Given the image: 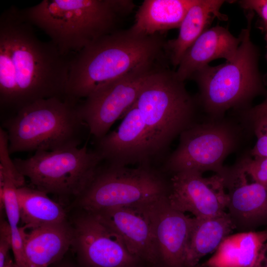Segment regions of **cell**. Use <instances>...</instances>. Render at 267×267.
<instances>
[{
  "label": "cell",
  "mask_w": 267,
  "mask_h": 267,
  "mask_svg": "<svg viewBox=\"0 0 267 267\" xmlns=\"http://www.w3.org/2000/svg\"><path fill=\"white\" fill-rule=\"evenodd\" d=\"M12 249L11 235L7 221L1 219L0 225V267H4L9 258L8 253Z\"/></svg>",
  "instance_id": "obj_28"
},
{
  "label": "cell",
  "mask_w": 267,
  "mask_h": 267,
  "mask_svg": "<svg viewBox=\"0 0 267 267\" xmlns=\"http://www.w3.org/2000/svg\"><path fill=\"white\" fill-rule=\"evenodd\" d=\"M247 148L237 158L243 170L255 182L267 190V157L254 158Z\"/></svg>",
  "instance_id": "obj_26"
},
{
  "label": "cell",
  "mask_w": 267,
  "mask_h": 267,
  "mask_svg": "<svg viewBox=\"0 0 267 267\" xmlns=\"http://www.w3.org/2000/svg\"><path fill=\"white\" fill-rule=\"evenodd\" d=\"M267 241V229L249 231L227 236L205 267H258Z\"/></svg>",
  "instance_id": "obj_20"
},
{
  "label": "cell",
  "mask_w": 267,
  "mask_h": 267,
  "mask_svg": "<svg viewBox=\"0 0 267 267\" xmlns=\"http://www.w3.org/2000/svg\"><path fill=\"white\" fill-rule=\"evenodd\" d=\"M134 105L144 124L148 162L152 165L203 115L196 96L188 92L175 71L165 68L150 73Z\"/></svg>",
  "instance_id": "obj_5"
},
{
  "label": "cell",
  "mask_w": 267,
  "mask_h": 267,
  "mask_svg": "<svg viewBox=\"0 0 267 267\" xmlns=\"http://www.w3.org/2000/svg\"><path fill=\"white\" fill-rule=\"evenodd\" d=\"M90 213L144 265L156 267V255L149 223L135 208L113 207Z\"/></svg>",
  "instance_id": "obj_14"
},
{
  "label": "cell",
  "mask_w": 267,
  "mask_h": 267,
  "mask_svg": "<svg viewBox=\"0 0 267 267\" xmlns=\"http://www.w3.org/2000/svg\"><path fill=\"white\" fill-rule=\"evenodd\" d=\"M71 247L80 267H142L131 254L91 213L83 211L74 221Z\"/></svg>",
  "instance_id": "obj_12"
},
{
  "label": "cell",
  "mask_w": 267,
  "mask_h": 267,
  "mask_svg": "<svg viewBox=\"0 0 267 267\" xmlns=\"http://www.w3.org/2000/svg\"><path fill=\"white\" fill-rule=\"evenodd\" d=\"M148 221L156 255L155 267H186L191 218L174 209L168 196L133 207Z\"/></svg>",
  "instance_id": "obj_11"
},
{
  "label": "cell",
  "mask_w": 267,
  "mask_h": 267,
  "mask_svg": "<svg viewBox=\"0 0 267 267\" xmlns=\"http://www.w3.org/2000/svg\"><path fill=\"white\" fill-rule=\"evenodd\" d=\"M142 267H149L146 266H142Z\"/></svg>",
  "instance_id": "obj_33"
},
{
  "label": "cell",
  "mask_w": 267,
  "mask_h": 267,
  "mask_svg": "<svg viewBox=\"0 0 267 267\" xmlns=\"http://www.w3.org/2000/svg\"><path fill=\"white\" fill-rule=\"evenodd\" d=\"M253 136L241 112L230 111L216 118L203 114L180 134L177 147L165 159L161 170L171 176L188 170L221 175L225 159L247 149Z\"/></svg>",
  "instance_id": "obj_6"
},
{
  "label": "cell",
  "mask_w": 267,
  "mask_h": 267,
  "mask_svg": "<svg viewBox=\"0 0 267 267\" xmlns=\"http://www.w3.org/2000/svg\"><path fill=\"white\" fill-rule=\"evenodd\" d=\"M80 102L67 96L40 99L5 118L0 127L7 133L10 154L79 147L86 126Z\"/></svg>",
  "instance_id": "obj_7"
},
{
  "label": "cell",
  "mask_w": 267,
  "mask_h": 267,
  "mask_svg": "<svg viewBox=\"0 0 267 267\" xmlns=\"http://www.w3.org/2000/svg\"><path fill=\"white\" fill-rule=\"evenodd\" d=\"M225 1L222 0H195L186 12L179 27L178 37L165 42L170 63L178 67L187 50L206 30L215 18L226 20V16L220 8Z\"/></svg>",
  "instance_id": "obj_19"
},
{
  "label": "cell",
  "mask_w": 267,
  "mask_h": 267,
  "mask_svg": "<svg viewBox=\"0 0 267 267\" xmlns=\"http://www.w3.org/2000/svg\"><path fill=\"white\" fill-rule=\"evenodd\" d=\"M254 13L246 11L247 27L239 35L241 42L234 57L216 66L208 65L191 77L196 83V95L203 114L221 117L230 111L240 112L252 106L258 96H267L259 69L260 51L251 39Z\"/></svg>",
  "instance_id": "obj_4"
},
{
  "label": "cell",
  "mask_w": 267,
  "mask_h": 267,
  "mask_svg": "<svg viewBox=\"0 0 267 267\" xmlns=\"http://www.w3.org/2000/svg\"><path fill=\"white\" fill-rule=\"evenodd\" d=\"M20 173L46 193L77 198L91 180L102 161L87 145L53 151H37L27 159L14 158Z\"/></svg>",
  "instance_id": "obj_9"
},
{
  "label": "cell",
  "mask_w": 267,
  "mask_h": 267,
  "mask_svg": "<svg viewBox=\"0 0 267 267\" xmlns=\"http://www.w3.org/2000/svg\"><path fill=\"white\" fill-rule=\"evenodd\" d=\"M117 130L96 140L94 150L102 161L121 166L149 164L145 130L138 108L134 104L122 116Z\"/></svg>",
  "instance_id": "obj_15"
},
{
  "label": "cell",
  "mask_w": 267,
  "mask_h": 267,
  "mask_svg": "<svg viewBox=\"0 0 267 267\" xmlns=\"http://www.w3.org/2000/svg\"><path fill=\"white\" fill-rule=\"evenodd\" d=\"M134 6L129 0H44L23 10L26 18L45 33L62 54L73 56L115 31L119 16Z\"/></svg>",
  "instance_id": "obj_3"
},
{
  "label": "cell",
  "mask_w": 267,
  "mask_h": 267,
  "mask_svg": "<svg viewBox=\"0 0 267 267\" xmlns=\"http://www.w3.org/2000/svg\"><path fill=\"white\" fill-rule=\"evenodd\" d=\"M220 176L228 195L227 208L231 219L252 227L267 225V190L252 178L249 180L237 159L232 166H225Z\"/></svg>",
  "instance_id": "obj_16"
},
{
  "label": "cell",
  "mask_w": 267,
  "mask_h": 267,
  "mask_svg": "<svg viewBox=\"0 0 267 267\" xmlns=\"http://www.w3.org/2000/svg\"><path fill=\"white\" fill-rule=\"evenodd\" d=\"M168 199L171 205L195 218H205L224 211L228 197L223 178L218 174L204 177L203 174L188 170L171 176Z\"/></svg>",
  "instance_id": "obj_13"
},
{
  "label": "cell",
  "mask_w": 267,
  "mask_h": 267,
  "mask_svg": "<svg viewBox=\"0 0 267 267\" xmlns=\"http://www.w3.org/2000/svg\"><path fill=\"white\" fill-rule=\"evenodd\" d=\"M237 2L244 10L257 14L260 19V28L266 32L267 38V0H243Z\"/></svg>",
  "instance_id": "obj_27"
},
{
  "label": "cell",
  "mask_w": 267,
  "mask_h": 267,
  "mask_svg": "<svg viewBox=\"0 0 267 267\" xmlns=\"http://www.w3.org/2000/svg\"><path fill=\"white\" fill-rule=\"evenodd\" d=\"M154 64L140 67L94 89L79 104L81 117L97 140L108 133L137 99Z\"/></svg>",
  "instance_id": "obj_10"
},
{
  "label": "cell",
  "mask_w": 267,
  "mask_h": 267,
  "mask_svg": "<svg viewBox=\"0 0 267 267\" xmlns=\"http://www.w3.org/2000/svg\"><path fill=\"white\" fill-rule=\"evenodd\" d=\"M7 133L0 128V176L11 179L17 187L25 185V177L10 157Z\"/></svg>",
  "instance_id": "obj_25"
},
{
  "label": "cell",
  "mask_w": 267,
  "mask_h": 267,
  "mask_svg": "<svg viewBox=\"0 0 267 267\" xmlns=\"http://www.w3.org/2000/svg\"><path fill=\"white\" fill-rule=\"evenodd\" d=\"M256 143L250 149L251 156L254 158L267 157V110H259L254 106L243 111Z\"/></svg>",
  "instance_id": "obj_24"
},
{
  "label": "cell",
  "mask_w": 267,
  "mask_h": 267,
  "mask_svg": "<svg viewBox=\"0 0 267 267\" xmlns=\"http://www.w3.org/2000/svg\"><path fill=\"white\" fill-rule=\"evenodd\" d=\"M254 107L259 110H267V96L263 102Z\"/></svg>",
  "instance_id": "obj_31"
},
{
  "label": "cell",
  "mask_w": 267,
  "mask_h": 267,
  "mask_svg": "<svg viewBox=\"0 0 267 267\" xmlns=\"http://www.w3.org/2000/svg\"><path fill=\"white\" fill-rule=\"evenodd\" d=\"M240 42V35L234 36L225 27L217 25L208 29L184 53L175 71L177 77L184 82L212 60L232 59Z\"/></svg>",
  "instance_id": "obj_17"
},
{
  "label": "cell",
  "mask_w": 267,
  "mask_h": 267,
  "mask_svg": "<svg viewBox=\"0 0 267 267\" xmlns=\"http://www.w3.org/2000/svg\"><path fill=\"white\" fill-rule=\"evenodd\" d=\"M20 220L31 229L66 221V214L59 203L45 192L25 185L17 188Z\"/></svg>",
  "instance_id": "obj_23"
},
{
  "label": "cell",
  "mask_w": 267,
  "mask_h": 267,
  "mask_svg": "<svg viewBox=\"0 0 267 267\" xmlns=\"http://www.w3.org/2000/svg\"><path fill=\"white\" fill-rule=\"evenodd\" d=\"M53 265V267H80L78 265L70 261L63 260V259Z\"/></svg>",
  "instance_id": "obj_29"
},
{
  "label": "cell",
  "mask_w": 267,
  "mask_h": 267,
  "mask_svg": "<svg viewBox=\"0 0 267 267\" xmlns=\"http://www.w3.org/2000/svg\"><path fill=\"white\" fill-rule=\"evenodd\" d=\"M259 267H267V241L263 249L262 258Z\"/></svg>",
  "instance_id": "obj_30"
},
{
  "label": "cell",
  "mask_w": 267,
  "mask_h": 267,
  "mask_svg": "<svg viewBox=\"0 0 267 267\" xmlns=\"http://www.w3.org/2000/svg\"><path fill=\"white\" fill-rule=\"evenodd\" d=\"M195 0H145L135 14L129 29L143 36L179 28L186 12Z\"/></svg>",
  "instance_id": "obj_21"
},
{
  "label": "cell",
  "mask_w": 267,
  "mask_h": 267,
  "mask_svg": "<svg viewBox=\"0 0 267 267\" xmlns=\"http://www.w3.org/2000/svg\"><path fill=\"white\" fill-rule=\"evenodd\" d=\"M164 44L157 35L140 36L130 29L101 37L72 57L66 96L80 101L96 88L154 64Z\"/></svg>",
  "instance_id": "obj_2"
},
{
  "label": "cell",
  "mask_w": 267,
  "mask_h": 267,
  "mask_svg": "<svg viewBox=\"0 0 267 267\" xmlns=\"http://www.w3.org/2000/svg\"><path fill=\"white\" fill-rule=\"evenodd\" d=\"M235 227L230 215L225 212L209 218H191L186 252V267H196L202 257L215 252Z\"/></svg>",
  "instance_id": "obj_22"
},
{
  "label": "cell",
  "mask_w": 267,
  "mask_h": 267,
  "mask_svg": "<svg viewBox=\"0 0 267 267\" xmlns=\"http://www.w3.org/2000/svg\"><path fill=\"white\" fill-rule=\"evenodd\" d=\"M73 56L41 40L23 9L0 17V108L9 117L40 99L66 96Z\"/></svg>",
  "instance_id": "obj_1"
},
{
  "label": "cell",
  "mask_w": 267,
  "mask_h": 267,
  "mask_svg": "<svg viewBox=\"0 0 267 267\" xmlns=\"http://www.w3.org/2000/svg\"><path fill=\"white\" fill-rule=\"evenodd\" d=\"M73 237V226L67 220L26 232L25 267H49L58 263L72 246Z\"/></svg>",
  "instance_id": "obj_18"
},
{
  "label": "cell",
  "mask_w": 267,
  "mask_h": 267,
  "mask_svg": "<svg viewBox=\"0 0 267 267\" xmlns=\"http://www.w3.org/2000/svg\"><path fill=\"white\" fill-rule=\"evenodd\" d=\"M101 163L77 198L83 211L135 207L169 194L170 178L161 169L149 164L130 168L107 162L101 165Z\"/></svg>",
  "instance_id": "obj_8"
},
{
  "label": "cell",
  "mask_w": 267,
  "mask_h": 267,
  "mask_svg": "<svg viewBox=\"0 0 267 267\" xmlns=\"http://www.w3.org/2000/svg\"><path fill=\"white\" fill-rule=\"evenodd\" d=\"M4 267H16L14 262L9 257Z\"/></svg>",
  "instance_id": "obj_32"
}]
</instances>
